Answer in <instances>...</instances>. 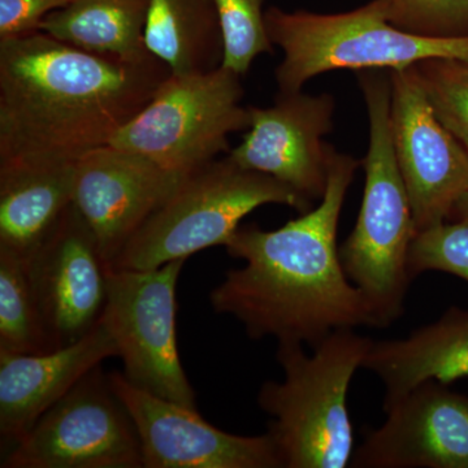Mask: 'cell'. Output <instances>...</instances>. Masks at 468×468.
Returning a JSON list of instances; mask_svg holds the SVG:
<instances>
[{
	"instance_id": "6da1fadb",
	"label": "cell",
	"mask_w": 468,
	"mask_h": 468,
	"mask_svg": "<svg viewBox=\"0 0 468 468\" xmlns=\"http://www.w3.org/2000/svg\"><path fill=\"white\" fill-rule=\"evenodd\" d=\"M171 73L151 52L95 54L39 30L0 39V165H75L109 144Z\"/></svg>"
},
{
	"instance_id": "7a4b0ae2",
	"label": "cell",
	"mask_w": 468,
	"mask_h": 468,
	"mask_svg": "<svg viewBox=\"0 0 468 468\" xmlns=\"http://www.w3.org/2000/svg\"><path fill=\"white\" fill-rule=\"evenodd\" d=\"M362 160L334 150L316 208L275 230L239 227L226 245L245 266L212 289L218 314L233 316L254 340L315 347L337 329L375 326L363 292L347 279L337 246L341 211Z\"/></svg>"
},
{
	"instance_id": "3957f363",
	"label": "cell",
	"mask_w": 468,
	"mask_h": 468,
	"mask_svg": "<svg viewBox=\"0 0 468 468\" xmlns=\"http://www.w3.org/2000/svg\"><path fill=\"white\" fill-rule=\"evenodd\" d=\"M356 79L369 122L368 151L362 160L366 183L353 232L338 248L347 279L365 295L375 326L401 318L412 277L409 252L417 236L408 190L394 153L389 69H363Z\"/></svg>"
},
{
	"instance_id": "277c9868",
	"label": "cell",
	"mask_w": 468,
	"mask_h": 468,
	"mask_svg": "<svg viewBox=\"0 0 468 468\" xmlns=\"http://www.w3.org/2000/svg\"><path fill=\"white\" fill-rule=\"evenodd\" d=\"M374 341L351 328L326 335L307 356L300 343H279L284 378L258 394L271 417L268 435L284 468H345L354 454L347 393Z\"/></svg>"
},
{
	"instance_id": "5b68a950",
	"label": "cell",
	"mask_w": 468,
	"mask_h": 468,
	"mask_svg": "<svg viewBox=\"0 0 468 468\" xmlns=\"http://www.w3.org/2000/svg\"><path fill=\"white\" fill-rule=\"evenodd\" d=\"M264 21L271 42L284 52L275 70L282 92L301 91L331 70L396 69L431 58L468 64V36L424 38L397 29L388 20L387 0L331 15L271 7Z\"/></svg>"
},
{
	"instance_id": "8992f818",
	"label": "cell",
	"mask_w": 468,
	"mask_h": 468,
	"mask_svg": "<svg viewBox=\"0 0 468 468\" xmlns=\"http://www.w3.org/2000/svg\"><path fill=\"white\" fill-rule=\"evenodd\" d=\"M264 205L288 206L304 214L314 202L228 156L214 160L184 176L171 198L132 237L110 270H151L226 246L242 218Z\"/></svg>"
},
{
	"instance_id": "52a82bcc",
	"label": "cell",
	"mask_w": 468,
	"mask_h": 468,
	"mask_svg": "<svg viewBox=\"0 0 468 468\" xmlns=\"http://www.w3.org/2000/svg\"><path fill=\"white\" fill-rule=\"evenodd\" d=\"M241 77L223 66L197 75L171 73L109 144L184 176L214 162L229 153L230 135L251 125Z\"/></svg>"
},
{
	"instance_id": "ba28073f",
	"label": "cell",
	"mask_w": 468,
	"mask_h": 468,
	"mask_svg": "<svg viewBox=\"0 0 468 468\" xmlns=\"http://www.w3.org/2000/svg\"><path fill=\"white\" fill-rule=\"evenodd\" d=\"M185 261L151 270H110L101 318L115 338L122 374L132 384L197 409L176 340V289Z\"/></svg>"
},
{
	"instance_id": "9c48e42d",
	"label": "cell",
	"mask_w": 468,
	"mask_h": 468,
	"mask_svg": "<svg viewBox=\"0 0 468 468\" xmlns=\"http://www.w3.org/2000/svg\"><path fill=\"white\" fill-rule=\"evenodd\" d=\"M3 468H144L140 437L98 366L15 443Z\"/></svg>"
},
{
	"instance_id": "30bf717a",
	"label": "cell",
	"mask_w": 468,
	"mask_h": 468,
	"mask_svg": "<svg viewBox=\"0 0 468 468\" xmlns=\"http://www.w3.org/2000/svg\"><path fill=\"white\" fill-rule=\"evenodd\" d=\"M389 73L394 153L418 234L445 223L467 192L468 151L437 119L415 64Z\"/></svg>"
},
{
	"instance_id": "8fae6325",
	"label": "cell",
	"mask_w": 468,
	"mask_h": 468,
	"mask_svg": "<svg viewBox=\"0 0 468 468\" xmlns=\"http://www.w3.org/2000/svg\"><path fill=\"white\" fill-rule=\"evenodd\" d=\"M109 378L137 430L144 468H282L268 433L233 435L209 424L197 409L135 387L124 374Z\"/></svg>"
},
{
	"instance_id": "7c38bea8",
	"label": "cell",
	"mask_w": 468,
	"mask_h": 468,
	"mask_svg": "<svg viewBox=\"0 0 468 468\" xmlns=\"http://www.w3.org/2000/svg\"><path fill=\"white\" fill-rule=\"evenodd\" d=\"M249 107L250 128L228 158L276 178L311 202L322 201L335 150L324 141L334 131L335 98L279 91L272 106Z\"/></svg>"
},
{
	"instance_id": "4fadbf2b",
	"label": "cell",
	"mask_w": 468,
	"mask_h": 468,
	"mask_svg": "<svg viewBox=\"0 0 468 468\" xmlns=\"http://www.w3.org/2000/svg\"><path fill=\"white\" fill-rule=\"evenodd\" d=\"M184 175L119 147H98L76 163L73 205L112 266L132 237L171 198Z\"/></svg>"
},
{
	"instance_id": "5bb4252c",
	"label": "cell",
	"mask_w": 468,
	"mask_h": 468,
	"mask_svg": "<svg viewBox=\"0 0 468 468\" xmlns=\"http://www.w3.org/2000/svg\"><path fill=\"white\" fill-rule=\"evenodd\" d=\"M27 267L52 349L81 340L103 314L110 270L73 203Z\"/></svg>"
},
{
	"instance_id": "9a60e30c",
	"label": "cell",
	"mask_w": 468,
	"mask_h": 468,
	"mask_svg": "<svg viewBox=\"0 0 468 468\" xmlns=\"http://www.w3.org/2000/svg\"><path fill=\"white\" fill-rule=\"evenodd\" d=\"M387 420L354 451L356 468H468V396L431 380L383 406Z\"/></svg>"
},
{
	"instance_id": "2e32d148",
	"label": "cell",
	"mask_w": 468,
	"mask_h": 468,
	"mask_svg": "<svg viewBox=\"0 0 468 468\" xmlns=\"http://www.w3.org/2000/svg\"><path fill=\"white\" fill-rule=\"evenodd\" d=\"M119 356L104 319L81 340L42 354L0 351V433L17 443L39 418L106 359Z\"/></svg>"
},
{
	"instance_id": "e0dca14e",
	"label": "cell",
	"mask_w": 468,
	"mask_h": 468,
	"mask_svg": "<svg viewBox=\"0 0 468 468\" xmlns=\"http://www.w3.org/2000/svg\"><path fill=\"white\" fill-rule=\"evenodd\" d=\"M362 368L383 383V406L426 381L449 385L468 378V311L452 307L402 340L374 341Z\"/></svg>"
},
{
	"instance_id": "ac0fdd59",
	"label": "cell",
	"mask_w": 468,
	"mask_h": 468,
	"mask_svg": "<svg viewBox=\"0 0 468 468\" xmlns=\"http://www.w3.org/2000/svg\"><path fill=\"white\" fill-rule=\"evenodd\" d=\"M75 165H0V251L29 261L73 203Z\"/></svg>"
},
{
	"instance_id": "d6986e66",
	"label": "cell",
	"mask_w": 468,
	"mask_h": 468,
	"mask_svg": "<svg viewBox=\"0 0 468 468\" xmlns=\"http://www.w3.org/2000/svg\"><path fill=\"white\" fill-rule=\"evenodd\" d=\"M144 43L174 75L223 66L224 38L214 0H150Z\"/></svg>"
},
{
	"instance_id": "ffe728a7",
	"label": "cell",
	"mask_w": 468,
	"mask_h": 468,
	"mask_svg": "<svg viewBox=\"0 0 468 468\" xmlns=\"http://www.w3.org/2000/svg\"><path fill=\"white\" fill-rule=\"evenodd\" d=\"M150 0H75L43 18L39 32L95 54L138 58L144 43Z\"/></svg>"
},
{
	"instance_id": "44dd1931",
	"label": "cell",
	"mask_w": 468,
	"mask_h": 468,
	"mask_svg": "<svg viewBox=\"0 0 468 468\" xmlns=\"http://www.w3.org/2000/svg\"><path fill=\"white\" fill-rule=\"evenodd\" d=\"M51 350L27 261L0 251V351L42 354Z\"/></svg>"
},
{
	"instance_id": "7402d4cb",
	"label": "cell",
	"mask_w": 468,
	"mask_h": 468,
	"mask_svg": "<svg viewBox=\"0 0 468 468\" xmlns=\"http://www.w3.org/2000/svg\"><path fill=\"white\" fill-rule=\"evenodd\" d=\"M415 68L437 119L468 151V64L431 58Z\"/></svg>"
},
{
	"instance_id": "603a6c76",
	"label": "cell",
	"mask_w": 468,
	"mask_h": 468,
	"mask_svg": "<svg viewBox=\"0 0 468 468\" xmlns=\"http://www.w3.org/2000/svg\"><path fill=\"white\" fill-rule=\"evenodd\" d=\"M214 3L223 32V67L245 76L255 58L273 52L264 21V0H214Z\"/></svg>"
},
{
	"instance_id": "cb8c5ba5",
	"label": "cell",
	"mask_w": 468,
	"mask_h": 468,
	"mask_svg": "<svg viewBox=\"0 0 468 468\" xmlns=\"http://www.w3.org/2000/svg\"><path fill=\"white\" fill-rule=\"evenodd\" d=\"M388 20L424 38L468 36V0H387Z\"/></svg>"
},
{
	"instance_id": "d4e9b609",
	"label": "cell",
	"mask_w": 468,
	"mask_h": 468,
	"mask_svg": "<svg viewBox=\"0 0 468 468\" xmlns=\"http://www.w3.org/2000/svg\"><path fill=\"white\" fill-rule=\"evenodd\" d=\"M411 277L441 271L468 282V218L418 233L409 252Z\"/></svg>"
},
{
	"instance_id": "484cf974",
	"label": "cell",
	"mask_w": 468,
	"mask_h": 468,
	"mask_svg": "<svg viewBox=\"0 0 468 468\" xmlns=\"http://www.w3.org/2000/svg\"><path fill=\"white\" fill-rule=\"evenodd\" d=\"M75 0H0V39L37 32L43 18Z\"/></svg>"
},
{
	"instance_id": "4316f807",
	"label": "cell",
	"mask_w": 468,
	"mask_h": 468,
	"mask_svg": "<svg viewBox=\"0 0 468 468\" xmlns=\"http://www.w3.org/2000/svg\"><path fill=\"white\" fill-rule=\"evenodd\" d=\"M457 215V218L460 220H463V218H468V190L466 193L462 196L460 201H458L457 205H455L454 211H452V215Z\"/></svg>"
}]
</instances>
